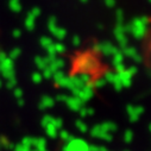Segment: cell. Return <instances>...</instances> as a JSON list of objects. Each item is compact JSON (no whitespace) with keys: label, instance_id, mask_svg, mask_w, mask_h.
Wrapping results in <instances>:
<instances>
[{"label":"cell","instance_id":"1","mask_svg":"<svg viewBox=\"0 0 151 151\" xmlns=\"http://www.w3.org/2000/svg\"><path fill=\"white\" fill-rule=\"evenodd\" d=\"M140 45H142V52L144 58L151 64V17L147 19L144 26Z\"/></svg>","mask_w":151,"mask_h":151}]
</instances>
